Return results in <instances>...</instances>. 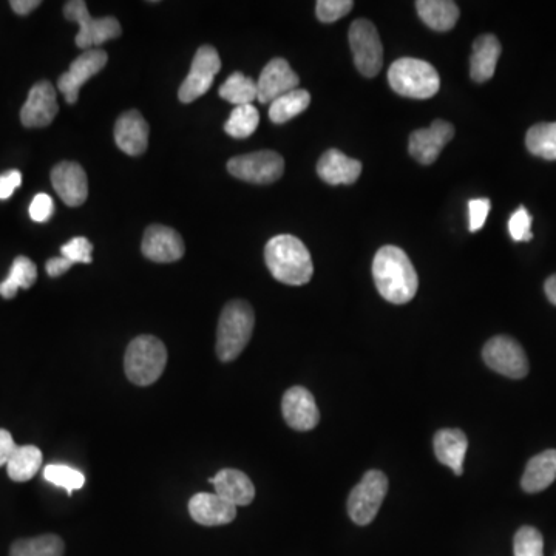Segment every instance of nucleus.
Here are the masks:
<instances>
[{"label": "nucleus", "instance_id": "nucleus-1", "mask_svg": "<svg viewBox=\"0 0 556 556\" xmlns=\"http://www.w3.org/2000/svg\"><path fill=\"white\" fill-rule=\"evenodd\" d=\"M373 277L379 294L394 305H405L413 300L419 286V278L410 258L401 248L393 245L377 251Z\"/></svg>", "mask_w": 556, "mask_h": 556}, {"label": "nucleus", "instance_id": "nucleus-2", "mask_svg": "<svg viewBox=\"0 0 556 556\" xmlns=\"http://www.w3.org/2000/svg\"><path fill=\"white\" fill-rule=\"evenodd\" d=\"M265 260L275 280L285 285H306L314 274L308 248L294 235L271 238L265 248Z\"/></svg>", "mask_w": 556, "mask_h": 556}, {"label": "nucleus", "instance_id": "nucleus-3", "mask_svg": "<svg viewBox=\"0 0 556 556\" xmlns=\"http://www.w3.org/2000/svg\"><path fill=\"white\" fill-rule=\"evenodd\" d=\"M254 325V309L248 302L234 300L224 306L217 329V356L221 362H232L245 351Z\"/></svg>", "mask_w": 556, "mask_h": 556}, {"label": "nucleus", "instance_id": "nucleus-4", "mask_svg": "<svg viewBox=\"0 0 556 556\" xmlns=\"http://www.w3.org/2000/svg\"><path fill=\"white\" fill-rule=\"evenodd\" d=\"M388 82L397 95L405 98H433L441 89L436 68L430 62L416 58H401L391 64Z\"/></svg>", "mask_w": 556, "mask_h": 556}, {"label": "nucleus", "instance_id": "nucleus-5", "mask_svg": "<svg viewBox=\"0 0 556 556\" xmlns=\"http://www.w3.org/2000/svg\"><path fill=\"white\" fill-rule=\"evenodd\" d=\"M166 365V346L156 337L139 336L127 346L124 370L130 382L138 387L155 384Z\"/></svg>", "mask_w": 556, "mask_h": 556}, {"label": "nucleus", "instance_id": "nucleus-6", "mask_svg": "<svg viewBox=\"0 0 556 556\" xmlns=\"http://www.w3.org/2000/svg\"><path fill=\"white\" fill-rule=\"evenodd\" d=\"M64 16L67 21L76 22L79 25V33L76 34V47L81 50H92V47L106 44L107 41L119 38L123 28L116 17L90 16L89 8L84 0H70L64 7Z\"/></svg>", "mask_w": 556, "mask_h": 556}, {"label": "nucleus", "instance_id": "nucleus-7", "mask_svg": "<svg viewBox=\"0 0 556 556\" xmlns=\"http://www.w3.org/2000/svg\"><path fill=\"white\" fill-rule=\"evenodd\" d=\"M388 492V478L379 470H370L354 487L348 498V513L359 526L373 523Z\"/></svg>", "mask_w": 556, "mask_h": 556}, {"label": "nucleus", "instance_id": "nucleus-8", "mask_svg": "<svg viewBox=\"0 0 556 556\" xmlns=\"http://www.w3.org/2000/svg\"><path fill=\"white\" fill-rule=\"evenodd\" d=\"M350 45L354 64L365 78L379 75L384 64V45L377 28L368 19H357L350 27Z\"/></svg>", "mask_w": 556, "mask_h": 556}, {"label": "nucleus", "instance_id": "nucleus-9", "mask_svg": "<svg viewBox=\"0 0 556 556\" xmlns=\"http://www.w3.org/2000/svg\"><path fill=\"white\" fill-rule=\"evenodd\" d=\"M228 170L238 180L254 184H271L285 172V160L272 150L235 156L229 160Z\"/></svg>", "mask_w": 556, "mask_h": 556}, {"label": "nucleus", "instance_id": "nucleus-10", "mask_svg": "<svg viewBox=\"0 0 556 556\" xmlns=\"http://www.w3.org/2000/svg\"><path fill=\"white\" fill-rule=\"evenodd\" d=\"M221 59L217 48L212 45H203L195 53L194 61L190 65V72L178 90V98L183 104L197 101L198 98L209 92L214 84L215 76L220 73Z\"/></svg>", "mask_w": 556, "mask_h": 556}, {"label": "nucleus", "instance_id": "nucleus-11", "mask_svg": "<svg viewBox=\"0 0 556 556\" xmlns=\"http://www.w3.org/2000/svg\"><path fill=\"white\" fill-rule=\"evenodd\" d=\"M482 357L490 370L510 379H523L529 374V360L523 346L512 337H493L485 343Z\"/></svg>", "mask_w": 556, "mask_h": 556}, {"label": "nucleus", "instance_id": "nucleus-12", "mask_svg": "<svg viewBox=\"0 0 556 556\" xmlns=\"http://www.w3.org/2000/svg\"><path fill=\"white\" fill-rule=\"evenodd\" d=\"M109 56L106 51L92 48L82 53L70 65V70L58 79V89L64 95L68 104H76L79 98V90L85 82L90 81L93 76L98 75L102 68L106 67Z\"/></svg>", "mask_w": 556, "mask_h": 556}, {"label": "nucleus", "instance_id": "nucleus-13", "mask_svg": "<svg viewBox=\"0 0 556 556\" xmlns=\"http://www.w3.org/2000/svg\"><path fill=\"white\" fill-rule=\"evenodd\" d=\"M56 90L50 81H39L31 87L27 102L21 110V123L27 129L50 126L58 115Z\"/></svg>", "mask_w": 556, "mask_h": 556}, {"label": "nucleus", "instance_id": "nucleus-14", "mask_svg": "<svg viewBox=\"0 0 556 556\" xmlns=\"http://www.w3.org/2000/svg\"><path fill=\"white\" fill-rule=\"evenodd\" d=\"M455 136V127L444 119H436L428 129H419L411 133L408 150L417 163L430 166L438 160L442 149Z\"/></svg>", "mask_w": 556, "mask_h": 556}, {"label": "nucleus", "instance_id": "nucleus-15", "mask_svg": "<svg viewBox=\"0 0 556 556\" xmlns=\"http://www.w3.org/2000/svg\"><path fill=\"white\" fill-rule=\"evenodd\" d=\"M144 257L155 263L178 262L184 257L186 246L183 238L175 229L153 224L144 232L143 245Z\"/></svg>", "mask_w": 556, "mask_h": 556}, {"label": "nucleus", "instance_id": "nucleus-16", "mask_svg": "<svg viewBox=\"0 0 556 556\" xmlns=\"http://www.w3.org/2000/svg\"><path fill=\"white\" fill-rule=\"evenodd\" d=\"M51 184L67 206L78 207L89 198V180L81 164L64 161L51 170Z\"/></svg>", "mask_w": 556, "mask_h": 556}, {"label": "nucleus", "instance_id": "nucleus-17", "mask_svg": "<svg viewBox=\"0 0 556 556\" xmlns=\"http://www.w3.org/2000/svg\"><path fill=\"white\" fill-rule=\"evenodd\" d=\"M282 411L286 424L292 430L309 431L319 425L320 413L316 399L306 388H289L283 396Z\"/></svg>", "mask_w": 556, "mask_h": 556}, {"label": "nucleus", "instance_id": "nucleus-18", "mask_svg": "<svg viewBox=\"0 0 556 556\" xmlns=\"http://www.w3.org/2000/svg\"><path fill=\"white\" fill-rule=\"evenodd\" d=\"M299 75L292 70L286 59L275 58L263 68L262 75L258 78V101L262 104H271L278 96L292 92L299 87Z\"/></svg>", "mask_w": 556, "mask_h": 556}, {"label": "nucleus", "instance_id": "nucleus-19", "mask_svg": "<svg viewBox=\"0 0 556 556\" xmlns=\"http://www.w3.org/2000/svg\"><path fill=\"white\" fill-rule=\"evenodd\" d=\"M116 146L130 156L143 155L149 146V124L138 110L119 116L115 124Z\"/></svg>", "mask_w": 556, "mask_h": 556}, {"label": "nucleus", "instance_id": "nucleus-20", "mask_svg": "<svg viewBox=\"0 0 556 556\" xmlns=\"http://www.w3.org/2000/svg\"><path fill=\"white\" fill-rule=\"evenodd\" d=\"M189 513L201 526H224L237 518V507L224 501L217 493H197L189 501Z\"/></svg>", "mask_w": 556, "mask_h": 556}, {"label": "nucleus", "instance_id": "nucleus-21", "mask_svg": "<svg viewBox=\"0 0 556 556\" xmlns=\"http://www.w3.org/2000/svg\"><path fill=\"white\" fill-rule=\"evenodd\" d=\"M214 484L215 493L224 501L232 506H249L255 498V487L248 475L234 470V468H224L211 479Z\"/></svg>", "mask_w": 556, "mask_h": 556}, {"label": "nucleus", "instance_id": "nucleus-22", "mask_svg": "<svg viewBox=\"0 0 556 556\" xmlns=\"http://www.w3.org/2000/svg\"><path fill=\"white\" fill-rule=\"evenodd\" d=\"M317 173L325 183L333 184V186L353 184L359 180L362 163L346 156L340 150L331 149L323 153L320 158L319 164H317Z\"/></svg>", "mask_w": 556, "mask_h": 556}, {"label": "nucleus", "instance_id": "nucleus-23", "mask_svg": "<svg viewBox=\"0 0 556 556\" xmlns=\"http://www.w3.org/2000/svg\"><path fill=\"white\" fill-rule=\"evenodd\" d=\"M434 453L442 465H447L456 476L464 473V459L468 450V439L458 428H444L434 436Z\"/></svg>", "mask_w": 556, "mask_h": 556}, {"label": "nucleus", "instance_id": "nucleus-24", "mask_svg": "<svg viewBox=\"0 0 556 556\" xmlns=\"http://www.w3.org/2000/svg\"><path fill=\"white\" fill-rule=\"evenodd\" d=\"M501 51V42L495 34H482L476 39L470 59V76L473 81L481 84L493 78Z\"/></svg>", "mask_w": 556, "mask_h": 556}, {"label": "nucleus", "instance_id": "nucleus-25", "mask_svg": "<svg viewBox=\"0 0 556 556\" xmlns=\"http://www.w3.org/2000/svg\"><path fill=\"white\" fill-rule=\"evenodd\" d=\"M556 479V450H546L533 456L527 464L521 485L524 492L540 493Z\"/></svg>", "mask_w": 556, "mask_h": 556}, {"label": "nucleus", "instance_id": "nucleus-26", "mask_svg": "<svg viewBox=\"0 0 556 556\" xmlns=\"http://www.w3.org/2000/svg\"><path fill=\"white\" fill-rule=\"evenodd\" d=\"M416 10L427 27L434 31H450L459 19V7L451 0H419Z\"/></svg>", "mask_w": 556, "mask_h": 556}, {"label": "nucleus", "instance_id": "nucleus-27", "mask_svg": "<svg viewBox=\"0 0 556 556\" xmlns=\"http://www.w3.org/2000/svg\"><path fill=\"white\" fill-rule=\"evenodd\" d=\"M42 465V451L34 445H17L7 464L8 476L16 482H27L36 476Z\"/></svg>", "mask_w": 556, "mask_h": 556}, {"label": "nucleus", "instance_id": "nucleus-28", "mask_svg": "<svg viewBox=\"0 0 556 556\" xmlns=\"http://www.w3.org/2000/svg\"><path fill=\"white\" fill-rule=\"evenodd\" d=\"M36 280H38V268L30 258L21 255L14 260L10 275L0 283V295L7 300L14 299L19 289H30Z\"/></svg>", "mask_w": 556, "mask_h": 556}, {"label": "nucleus", "instance_id": "nucleus-29", "mask_svg": "<svg viewBox=\"0 0 556 556\" xmlns=\"http://www.w3.org/2000/svg\"><path fill=\"white\" fill-rule=\"evenodd\" d=\"M311 104V95L306 90L295 89L285 95L278 96L271 102L269 118L274 124H285L295 116L305 112Z\"/></svg>", "mask_w": 556, "mask_h": 556}, {"label": "nucleus", "instance_id": "nucleus-30", "mask_svg": "<svg viewBox=\"0 0 556 556\" xmlns=\"http://www.w3.org/2000/svg\"><path fill=\"white\" fill-rule=\"evenodd\" d=\"M218 95L234 106H249L258 98L257 81L241 72H235L221 85Z\"/></svg>", "mask_w": 556, "mask_h": 556}, {"label": "nucleus", "instance_id": "nucleus-31", "mask_svg": "<svg viewBox=\"0 0 556 556\" xmlns=\"http://www.w3.org/2000/svg\"><path fill=\"white\" fill-rule=\"evenodd\" d=\"M64 550V541L58 535H42L16 541L10 556H64Z\"/></svg>", "mask_w": 556, "mask_h": 556}, {"label": "nucleus", "instance_id": "nucleus-32", "mask_svg": "<svg viewBox=\"0 0 556 556\" xmlns=\"http://www.w3.org/2000/svg\"><path fill=\"white\" fill-rule=\"evenodd\" d=\"M526 146L532 155L556 161V123H541L530 127Z\"/></svg>", "mask_w": 556, "mask_h": 556}, {"label": "nucleus", "instance_id": "nucleus-33", "mask_svg": "<svg viewBox=\"0 0 556 556\" xmlns=\"http://www.w3.org/2000/svg\"><path fill=\"white\" fill-rule=\"evenodd\" d=\"M260 124V113L252 104L235 107L224 124V132L235 139L249 138Z\"/></svg>", "mask_w": 556, "mask_h": 556}, {"label": "nucleus", "instance_id": "nucleus-34", "mask_svg": "<svg viewBox=\"0 0 556 556\" xmlns=\"http://www.w3.org/2000/svg\"><path fill=\"white\" fill-rule=\"evenodd\" d=\"M45 481L56 487L67 490L68 495H72L73 490L84 487L85 476L76 468L68 467L65 464H50L44 470Z\"/></svg>", "mask_w": 556, "mask_h": 556}, {"label": "nucleus", "instance_id": "nucleus-35", "mask_svg": "<svg viewBox=\"0 0 556 556\" xmlns=\"http://www.w3.org/2000/svg\"><path fill=\"white\" fill-rule=\"evenodd\" d=\"M515 556H544V540L535 527H521L516 532L515 543Z\"/></svg>", "mask_w": 556, "mask_h": 556}, {"label": "nucleus", "instance_id": "nucleus-36", "mask_svg": "<svg viewBox=\"0 0 556 556\" xmlns=\"http://www.w3.org/2000/svg\"><path fill=\"white\" fill-rule=\"evenodd\" d=\"M353 0H319L316 5L317 19L323 24H333L353 10Z\"/></svg>", "mask_w": 556, "mask_h": 556}, {"label": "nucleus", "instance_id": "nucleus-37", "mask_svg": "<svg viewBox=\"0 0 556 556\" xmlns=\"http://www.w3.org/2000/svg\"><path fill=\"white\" fill-rule=\"evenodd\" d=\"M93 245L85 237H76L65 243L61 248V255L73 265L76 263H84V265H89L93 262Z\"/></svg>", "mask_w": 556, "mask_h": 556}, {"label": "nucleus", "instance_id": "nucleus-38", "mask_svg": "<svg viewBox=\"0 0 556 556\" xmlns=\"http://www.w3.org/2000/svg\"><path fill=\"white\" fill-rule=\"evenodd\" d=\"M510 237L515 241H530L532 234V215L526 207L519 206L509 220Z\"/></svg>", "mask_w": 556, "mask_h": 556}, {"label": "nucleus", "instance_id": "nucleus-39", "mask_svg": "<svg viewBox=\"0 0 556 556\" xmlns=\"http://www.w3.org/2000/svg\"><path fill=\"white\" fill-rule=\"evenodd\" d=\"M490 209H492V203H490L489 198H475V200L468 201V226H470V231L478 232L479 229L484 228Z\"/></svg>", "mask_w": 556, "mask_h": 556}, {"label": "nucleus", "instance_id": "nucleus-40", "mask_svg": "<svg viewBox=\"0 0 556 556\" xmlns=\"http://www.w3.org/2000/svg\"><path fill=\"white\" fill-rule=\"evenodd\" d=\"M55 214L53 198L47 194H38L30 204V217L36 223H47Z\"/></svg>", "mask_w": 556, "mask_h": 556}, {"label": "nucleus", "instance_id": "nucleus-41", "mask_svg": "<svg viewBox=\"0 0 556 556\" xmlns=\"http://www.w3.org/2000/svg\"><path fill=\"white\" fill-rule=\"evenodd\" d=\"M21 184L22 173L19 170H8L4 175H0V200H8Z\"/></svg>", "mask_w": 556, "mask_h": 556}, {"label": "nucleus", "instance_id": "nucleus-42", "mask_svg": "<svg viewBox=\"0 0 556 556\" xmlns=\"http://www.w3.org/2000/svg\"><path fill=\"white\" fill-rule=\"evenodd\" d=\"M16 448V442H14L10 431L0 428V467L8 464Z\"/></svg>", "mask_w": 556, "mask_h": 556}, {"label": "nucleus", "instance_id": "nucleus-43", "mask_svg": "<svg viewBox=\"0 0 556 556\" xmlns=\"http://www.w3.org/2000/svg\"><path fill=\"white\" fill-rule=\"evenodd\" d=\"M72 266L73 263L61 255V257L50 258L47 265H45V271H47V274L50 275L51 278H56L61 277V275H64L65 272L70 271Z\"/></svg>", "mask_w": 556, "mask_h": 556}, {"label": "nucleus", "instance_id": "nucleus-44", "mask_svg": "<svg viewBox=\"0 0 556 556\" xmlns=\"http://www.w3.org/2000/svg\"><path fill=\"white\" fill-rule=\"evenodd\" d=\"M41 0H11L10 7L13 8L14 13L19 16H27L31 11L41 7Z\"/></svg>", "mask_w": 556, "mask_h": 556}, {"label": "nucleus", "instance_id": "nucleus-45", "mask_svg": "<svg viewBox=\"0 0 556 556\" xmlns=\"http://www.w3.org/2000/svg\"><path fill=\"white\" fill-rule=\"evenodd\" d=\"M544 291H546L549 302L556 306V274L550 275V277L547 278Z\"/></svg>", "mask_w": 556, "mask_h": 556}]
</instances>
